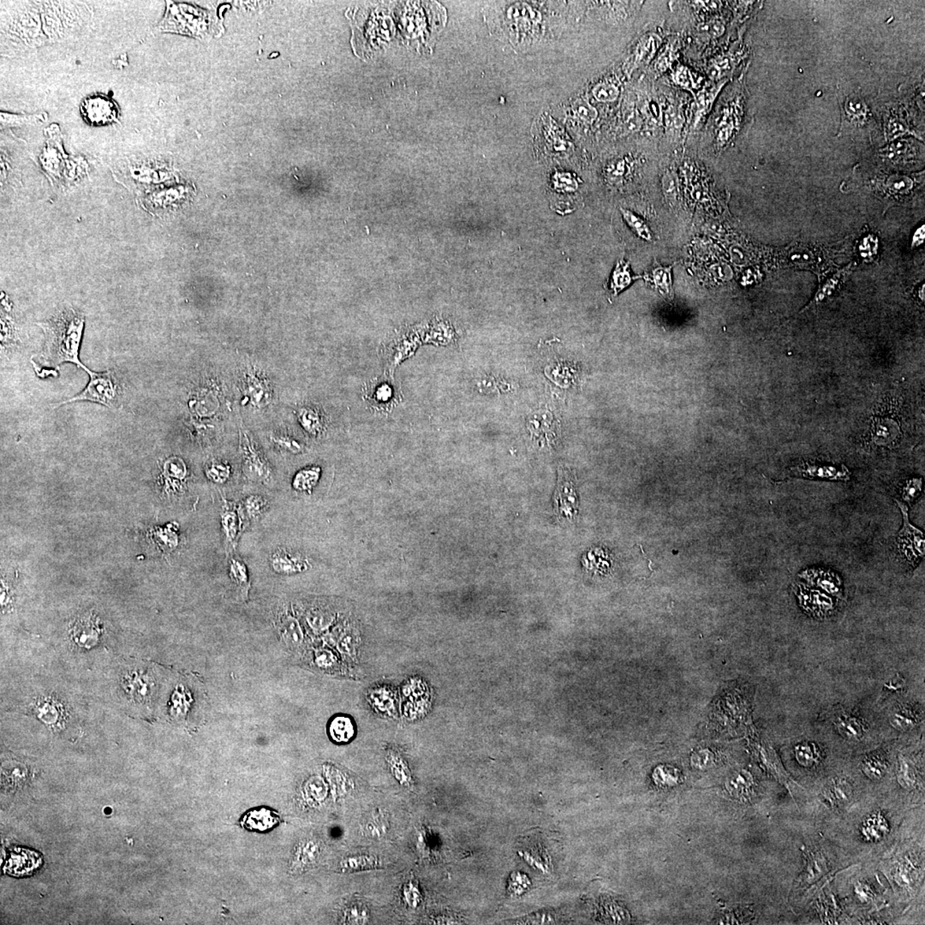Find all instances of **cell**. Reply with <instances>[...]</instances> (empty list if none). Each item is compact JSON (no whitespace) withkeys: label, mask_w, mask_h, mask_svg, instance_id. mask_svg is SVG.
<instances>
[{"label":"cell","mask_w":925,"mask_h":925,"mask_svg":"<svg viewBox=\"0 0 925 925\" xmlns=\"http://www.w3.org/2000/svg\"><path fill=\"white\" fill-rule=\"evenodd\" d=\"M228 573L243 599H246L250 589L249 570L241 558L232 555L228 561Z\"/></svg>","instance_id":"cell-20"},{"label":"cell","mask_w":925,"mask_h":925,"mask_svg":"<svg viewBox=\"0 0 925 925\" xmlns=\"http://www.w3.org/2000/svg\"><path fill=\"white\" fill-rule=\"evenodd\" d=\"M337 645H338L337 648H338L339 652L343 654L344 656L350 658L354 657L356 649H355V641L353 636L345 632L341 638L339 639Z\"/></svg>","instance_id":"cell-52"},{"label":"cell","mask_w":925,"mask_h":925,"mask_svg":"<svg viewBox=\"0 0 925 925\" xmlns=\"http://www.w3.org/2000/svg\"><path fill=\"white\" fill-rule=\"evenodd\" d=\"M745 49H738L737 51H731L727 54L721 55L713 61L710 65V77L716 80L723 79L734 72L743 57H745Z\"/></svg>","instance_id":"cell-21"},{"label":"cell","mask_w":925,"mask_h":925,"mask_svg":"<svg viewBox=\"0 0 925 925\" xmlns=\"http://www.w3.org/2000/svg\"><path fill=\"white\" fill-rule=\"evenodd\" d=\"M37 708H38L37 709V713L40 714V717L47 723H56L58 718L59 719V716L61 715V711L57 709V705L53 704V702H43L39 707L37 706Z\"/></svg>","instance_id":"cell-49"},{"label":"cell","mask_w":925,"mask_h":925,"mask_svg":"<svg viewBox=\"0 0 925 925\" xmlns=\"http://www.w3.org/2000/svg\"><path fill=\"white\" fill-rule=\"evenodd\" d=\"M246 524L260 519L269 508L268 499L262 494H250L239 503Z\"/></svg>","instance_id":"cell-26"},{"label":"cell","mask_w":925,"mask_h":925,"mask_svg":"<svg viewBox=\"0 0 925 925\" xmlns=\"http://www.w3.org/2000/svg\"><path fill=\"white\" fill-rule=\"evenodd\" d=\"M45 335L42 357L48 365L58 368L64 362H70L84 369L79 358L83 339L84 314L72 309L62 310L51 319L38 323Z\"/></svg>","instance_id":"cell-1"},{"label":"cell","mask_w":925,"mask_h":925,"mask_svg":"<svg viewBox=\"0 0 925 925\" xmlns=\"http://www.w3.org/2000/svg\"><path fill=\"white\" fill-rule=\"evenodd\" d=\"M841 106L842 134H853L867 129L871 124V113L860 92H853L839 99Z\"/></svg>","instance_id":"cell-7"},{"label":"cell","mask_w":925,"mask_h":925,"mask_svg":"<svg viewBox=\"0 0 925 925\" xmlns=\"http://www.w3.org/2000/svg\"><path fill=\"white\" fill-rule=\"evenodd\" d=\"M187 469L184 462L177 458H170L163 469V480L168 492L182 490L186 479Z\"/></svg>","instance_id":"cell-18"},{"label":"cell","mask_w":925,"mask_h":925,"mask_svg":"<svg viewBox=\"0 0 925 925\" xmlns=\"http://www.w3.org/2000/svg\"><path fill=\"white\" fill-rule=\"evenodd\" d=\"M205 472L211 482L221 485L230 480L232 469V465L227 462L214 460L206 466Z\"/></svg>","instance_id":"cell-33"},{"label":"cell","mask_w":925,"mask_h":925,"mask_svg":"<svg viewBox=\"0 0 925 925\" xmlns=\"http://www.w3.org/2000/svg\"><path fill=\"white\" fill-rule=\"evenodd\" d=\"M275 627L281 641L288 649L297 651L305 642V634L300 622L287 608L278 609L275 614Z\"/></svg>","instance_id":"cell-10"},{"label":"cell","mask_w":925,"mask_h":925,"mask_svg":"<svg viewBox=\"0 0 925 925\" xmlns=\"http://www.w3.org/2000/svg\"><path fill=\"white\" fill-rule=\"evenodd\" d=\"M350 915L348 914V921L350 924H367L369 921V912L367 908L360 904H354L350 908Z\"/></svg>","instance_id":"cell-50"},{"label":"cell","mask_w":925,"mask_h":925,"mask_svg":"<svg viewBox=\"0 0 925 925\" xmlns=\"http://www.w3.org/2000/svg\"><path fill=\"white\" fill-rule=\"evenodd\" d=\"M903 517V526L897 538V549L903 560L915 568L925 554V540L923 531L910 523L908 506L895 499Z\"/></svg>","instance_id":"cell-6"},{"label":"cell","mask_w":925,"mask_h":925,"mask_svg":"<svg viewBox=\"0 0 925 925\" xmlns=\"http://www.w3.org/2000/svg\"><path fill=\"white\" fill-rule=\"evenodd\" d=\"M269 567L278 575L291 576L307 571L309 564L300 554L278 547L269 556Z\"/></svg>","instance_id":"cell-12"},{"label":"cell","mask_w":925,"mask_h":925,"mask_svg":"<svg viewBox=\"0 0 925 925\" xmlns=\"http://www.w3.org/2000/svg\"><path fill=\"white\" fill-rule=\"evenodd\" d=\"M885 769L884 760L879 757H869L864 762V771L871 777L882 776Z\"/></svg>","instance_id":"cell-48"},{"label":"cell","mask_w":925,"mask_h":925,"mask_svg":"<svg viewBox=\"0 0 925 925\" xmlns=\"http://www.w3.org/2000/svg\"><path fill=\"white\" fill-rule=\"evenodd\" d=\"M246 525L239 503L222 497L220 526L227 555L234 552Z\"/></svg>","instance_id":"cell-8"},{"label":"cell","mask_w":925,"mask_h":925,"mask_svg":"<svg viewBox=\"0 0 925 925\" xmlns=\"http://www.w3.org/2000/svg\"><path fill=\"white\" fill-rule=\"evenodd\" d=\"M321 469L319 467L305 468L299 471L292 481V488L298 492H312L319 481Z\"/></svg>","instance_id":"cell-31"},{"label":"cell","mask_w":925,"mask_h":925,"mask_svg":"<svg viewBox=\"0 0 925 925\" xmlns=\"http://www.w3.org/2000/svg\"><path fill=\"white\" fill-rule=\"evenodd\" d=\"M900 431V426L893 418H878L872 425L873 442L878 446H893L901 435Z\"/></svg>","instance_id":"cell-17"},{"label":"cell","mask_w":925,"mask_h":925,"mask_svg":"<svg viewBox=\"0 0 925 925\" xmlns=\"http://www.w3.org/2000/svg\"><path fill=\"white\" fill-rule=\"evenodd\" d=\"M880 153L883 154V157L889 159L893 162L901 163L903 161H908L910 158L913 156L914 154H916V147H914L913 143L906 142V140L905 142L891 144L886 149L880 151Z\"/></svg>","instance_id":"cell-32"},{"label":"cell","mask_w":925,"mask_h":925,"mask_svg":"<svg viewBox=\"0 0 925 925\" xmlns=\"http://www.w3.org/2000/svg\"><path fill=\"white\" fill-rule=\"evenodd\" d=\"M796 757L802 765L810 766L815 763L816 752L809 743H803L797 747Z\"/></svg>","instance_id":"cell-51"},{"label":"cell","mask_w":925,"mask_h":925,"mask_svg":"<svg viewBox=\"0 0 925 925\" xmlns=\"http://www.w3.org/2000/svg\"><path fill=\"white\" fill-rule=\"evenodd\" d=\"M661 42V37L657 33L650 32L643 35L636 47V65H645L652 61Z\"/></svg>","instance_id":"cell-24"},{"label":"cell","mask_w":925,"mask_h":925,"mask_svg":"<svg viewBox=\"0 0 925 925\" xmlns=\"http://www.w3.org/2000/svg\"><path fill=\"white\" fill-rule=\"evenodd\" d=\"M244 395L255 407H264L272 398L271 386L264 376L257 372H249L244 378Z\"/></svg>","instance_id":"cell-15"},{"label":"cell","mask_w":925,"mask_h":925,"mask_svg":"<svg viewBox=\"0 0 925 925\" xmlns=\"http://www.w3.org/2000/svg\"><path fill=\"white\" fill-rule=\"evenodd\" d=\"M726 83L727 81H721L716 85L705 88V90H702L699 92L698 94L695 95V114L693 127H695L698 124H700L702 118H704L706 114L709 113V111L711 108L714 104V102H715L716 96L719 94L721 88H723V85Z\"/></svg>","instance_id":"cell-25"},{"label":"cell","mask_w":925,"mask_h":925,"mask_svg":"<svg viewBox=\"0 0 925 925\" xmlns=\"http://www.w3.org/2000/svg\"><path fill=\"white\" fill-rule=\"evenodd\" d=\"M391 757L389 763H391L392 771H393L396 779H397L399 782L402 784L403 786L408 787H412V775H410L409 771L405 767V764L402 763L401 766L399 765V757H395V759L394 757Z\"/></svg>","instance_id":"cell-46"},{"label":"cell","mask_w":925,"mask_h":925,"mask_svg":"<svg viewBox=\"0 0 925 925\" xmlns=\"http://www.w3.org/2000/svg\"><path fill=\"white\" fill-rule=\"evenodd\" d=\"M923 490V479L921 477H912L906 480L901 488V498L903 503L913 504Z\"/></svg>","instance_id":"cell-41"},{"label":"cell","mask_w":925,"mask_h":925,"mask_svg":"<svg viewBox=\"0 0 925 925\" xmlns=\"http://www.w3.org/2000/svg\"><path fill=\"white\" fill-rule=\"evenodd\" d=\"M329 735L337 743H346L353 740L356 734L353 721L346 716L332 718L328 728Z\"/></svg>","instance_id":"cell-27"},{"label":"cell","mask_w":925,"mask_h":925,"mask_svg":"<svg viewBox=\"0 0 925 925\" xmlns=\"http://www.w3.org/2000/svg\"><path fill=\"white\" fill-rule=\"evenodd\" d=\"M891 723L894 727L900 729V730H908V729L916 725V718L914 717L911 709L901 708L892 716Z\"/></svg>","instance_id":"cell-42"},{"label":"cell","mask_w":925,"mask_h":925,"mask_svg":"<svg viewBox=\"0 0 925 925\" xmlns=\"http://www.w3.org/2000/svg\"><path fill=\"white\" fill-rule=\"evenodd\" d=\"M910 132L913 131L910 129L908 124L905 121V118H903L902 113L892 111V113L889 114V116H887L885 120V133L887 138L892 140L898 138L899 136L904 135V133Z\"/></svg>","instance_id":"cell-36"},{"label":"cell","mask_w":925,"mask_h":925,"mask_svg":"<svg viewBox=\"0 0 925 925\" xmlns=\"http://www.w3.org/2000/svg\"><path fill=\"white\" fill-rule=\"evenodd\" d=\"M124 686L127 693L133 699L140 702L150 698L154 684L149 675L135 672L125 677Z\"/></svg>","instance_id":"cell-19"},{"label":"cell","mask_w":925,"mask_h":925,"mask_svg":"<svg viewBox=\"0 0 925 925\" xmlns=\"http://www.w3.org/2000/svg\"><path fill=\"white\" fill-rule=\"evenodd\" d=\"M298 418L303 428L309 435L317 436L323 431L324 417L320 410L314 407H303L298 410Z\"/></svg>","instance_id":"cell-29"},{"label":"cell","mask_w":925,"mask_h":925,"mask_svg":"<svg viewBox=\"0 0 925 925\" xmlns=\"http://www.w3.org/2000/svg\"><path fill=\"white\" fill-rule=\"evenodd\" d=\"M99 627L94 618H84L77 621L73 628V639L77 645L83 647L94 645L97 642L99 635Z\"/></svg>","instance_id":"cell-22"},{"label":"cell","mask_w":925,"mask_h":925,"mask_svg":"<svg viewBox=\"0 0 925 925\" xmlns=\"http://www.w3.org/2000/svg\"><path fill=\"white\" fill-rule=\"evenodd\" d=\"M672 268L673 266L668 268L658 266L645 277L647 281L652 284L662 296L668 299L673 298Z\"/></svg>","instance_id":"cell-28"},{"label":"cell","mask_w":925,"mask_h":925,"mask_svg":"<svg viewBox=\"0 0 925 925\" xmlns=\"http://www.w3.org/2000/svg\"><path fill=\"white\" fill-rule=\"evenodd\" d=\"M677 42H673L668 44L663 53L660 55L656 63V69L657 73H663L665 70L671 67L677 57Z\"/></svg>","instance_id":"cell-43"},{"label":"cell","mask_w":925,"mask_h":925,"mask_svg":"<svg viewBox=\"0 0 925 925\" xmlns=\"http://www.w3.org/2000/svg\"><path fill=\"white\" fill-rule=\"evenodd\" d=\"M337 657L330 650L320 649L314 652V663L323 670H332L337 666Z\"/></svg>","instance_id":"cell-44"},{"label":"cell","mask_w":925,"mask_h":925,"mask_svg":"<svg viewBox=\"0 0 925 925\" xmlns=\"http://www.w3.org/2000/svg\"><path fill=\"white\" fill-rule=\"evenodd\" d=\"M797 595L802 608L813 617L827 616L834 609V602L831 597L819 590L799 586Z\"/></svg>","instance_id":"cell-14"},{"label":"cell","mask_w":925,"mask_h":925,"mask_svg":"<svg viewBox=\"0 0 925 925\" xmlns=\"http://www.w3.org/2000/svg\"><path fill=\"white\" fill-rule=\"evenodd\" d=\"M239 451L242 472L246 478L262 485H271L275 479L272 466L257 442L246 431H240Z\"/></svg>","instance_id":"cell-4"},{"label":"cell","mask_w":925,"mask_h":925,"mask_svg":"<svg viewBox=\"0 0 925 925\" xmlns=\"http://www.w3.org/2000/svg\"><path fill=\"white\" fill-rule=\"evenodd\" d=\"M673 83L684 90L693 92L698 90L700 81L698 80L690 69L684 65H679L672 74Z\"/></svg>","instance_id":"cell-39"},{"label":"cell","mask_w":925,"mask_h":925,"mask_svg":"<svg viewBox=\"0 0 925 925\" xmlns=\"http://www.w3.org/2000/svg\"><path fill=\"white\" fill-rule=\"evenodd\" d=\"M793 474L807 479L848 481L850 472L844 465L841 468L831 465L805 462L791 469Z\"/></svg>","instance_id":"cell-13"},{"label":"cell","mask_w":925,"mask_h":925,"mask_svg":"<svg viewBox=\"0 0 925 925\" xmlns=\"http://www.w3.org/2000/svg\"><path fill=\"white\" fill-rule=\"evenodd\" d=\"M595 95H597V98L603 99V101H611V99L616 97L618 91L616 88L613 87V85H602V86L597 88Z\"/></svg>","instance_id":"cell-55"},{"label":"cell","mask_w":925,"mask_h":925,"mask_svg":"<svg viewBox=\"0 0 925 925\" xmlns=\"http://www.w3.org/2000/svg\"><path fill=\"white\" fill-rule=\"evenodd\" d=\"M335 620L336 614L324 606H312L305 613L307 625L316 634L328 631Z\"/></svg>","instance_id":"cell-23"},{"label":"cell","mask_w":925,"mask_h":925,"mask_svg":"<svg viewBox=\"0 0 925 925\" xmlns=\"http://www.w3.org/2000/svg\"><path fill=\"white\" fill-rule=\"evenodd\" d=\"M522 921H523L522 924H555L557 923L558 919L553 914L542 913L539 915L538 914V915L530 917L527 919H522Z\"/></svg>","instance_id":"cell-54"},{"label":"cell","mask_w":925,"mask_h":925,"mask_svg":"<svg viewBox=\"0 0 925 925\" xmlns=\"http://www.w3.org/2000/svg\"><path fill=\"white\" fill-rule=\"evenodd\" d=\"M554 499L557 515L564 520H574L575 515H577L578 501H577L574 483H573L571 474L567 469L561 468L560 471Z\"/></svg>","instance_id":"cell-11"},{"label":"cell","mask_w":925,"mask_h":925,"mask_svg":"<svg viewBox=\"0 0 925 925\" xmlns=\"http://www.w3.org/2000/svg\"><path fill=\"white\" fill-rule=\"evenodd\" d=\"M83 369L90 378L86 387L68 401L59 403L57 406L77 401H90L112 410L120 408L122 398L121 387L116 379L115 373L109 369L99 373L92 371L86 366Z\"/></svg>","instance_id":"cell-3"},{"label":"cell","mask_w":925,"mask_h":925,"mask_svg":"<svg viewBox=\"0 0 925 925\" xmlns=\"http://www.w3.org/2000/svg\"><path fill=\"white\" fill-rule=\"evenodd\" d=\"M801 577L807 582L821 588L828 593L842 597L843 594L842 582L837 574L823 569H810L801 573Z\"/></svg>","instance_id":"cell-16"},{"label":"cell","mask_w":925,"mask_h":925,"mask_svg":"<svg viewBox=\"0 0 925 925\" xmlns=\"http://www.w3.org/2000/svg\"><path fill=\"white\" fill-rule=\"evenodd\" d=\"M836 726L841 734L848 739H858L863 734V725L860 720L852 715L842 714L836 719Z\"/></svg>","instance_id":"cell-35"},{"label":"cell","mask_w":925,"mask_h":925,"mask_svg":"<svg viewBox=\"0 0 925 925\" xmlns=\"http://www.w3.org/2000/svg\"><path fill=\"white\" fill-rule=\"evenodd\" d=\"M375 390L371 398L377 404L383 405L382 403H387L391 401L392 394L393 393H392L391 387L387 384L379 385V386L376 387Z\"/></svg>","instance_id":"cell-53"},{"label":"cell","mask_w":925,"mask_h":925,"mask_svg":"<svg viewBox=\"0 0 925 925\" xmlns=\"http://www.w3.org/2000/svg\"><path fill=\"white\" fill-rule=\"evenodd\" d=\"M620 212L621 214H622L624 220L627 222L629 225V227H630L632 230L639 236V238L645 239L646 241H652V235H651L650 228L648 227L645 220H642L641 218L638 216H636V214L631 212L630 210L620 209Z\"/></svg>","instance_id":"cell-40"},{"label":"cell","mask_w":925,"mask_h":925,"mask_svg":"<svg viewBox=\"0 0 925 925\" xmlns=\"http://www.w3.org/2000/svg\"><path fill=\"white\" fill-rule=\"evenodd\" d=\"M204 13L191 6L169 2L168 12L159 28L164 32L198 35L203 29Z\"/></svg>","instance_id":"cell-5"},{"label":"cell","mask_w":925,"mask_h":925,"mask_svg":"<svg viewBox=\"0 0 925 925\" xmlns=\"http://www.w3.org/2000/svg\"><path fill=\"white\" fill-rule=\"evenodd\" d=\"M47 113L35 114V115H14V114L1 113V125L2 127L10 128L23 127L26 124H42L47 121Z\"/></svg>","instance_id":"cell-37"},{"label":"cell","mask_w":925,"mask_h":925,"mask_svg":"<svg viewBox=\"0 0 925 925\" xmlns=\"http://www.w3.org/2000/svg\"><path fill=\"white\" fill-rule=\"evenodd\" d=\"M378 858L371 855H356L346 858L340 865L344 871H361L380 867Z\"/></svg>","instance_id":"cell-34"},{"label":"cell","mask_w":925,"mask_h":925,"mask_svg":"<svg viewBox=\"0 0 925 925\" xmlns=\"http://www.w3.org/2000/svg\"><path fill=\"white\" fill-rule=\"evenodd\" d=\"M924 225H923L922 227L919 228V230L916 232L915 234H914L912 240V247L920 246V244L924 242Z\"/></svg>","instance_id":"cell-56"},{"label":"cell","mask_w":925,"mask_h":925,"mask_svg":"<svg viewBox=\"0 0 925 925\" xmlns=\"http://www.w3.org/2000/svg\"><path fill=\"white\" fill-rule=\"evenodd\" d=\"M81 113L88 123L103 125L118 120V110L115 103L105 96L96 95L85 99L81 104Z\"/></svg>","instance_id":"cell-9"},{"label":"cell","mask_w":925,"mask_h":925,"mask_svg":"<svg viewBox=\"0 0 925 925\" xmlns=\"http://www.w3.org/2000/svg\"><path fill=\"white\" fill-rule=\"evenodd\" d=\"M636 277L632 275L630 264L625 261L618 262L613 270L610 280L609 287L613 295H618L621 291L630 286Z\"/></svg>","instance_id":"cell-30"},{"label":"cell","mask_w":925,"mask_h":925,"mask_svg":"<svg viewBox=\"0 0 925 925\" xmlns=\"http://www.w3.org/2000/svg\"><path fill=\"white\" fill-rule=\"evenodd\" d=\"M899 780L903 787L906 788L912 787L915 783V773L911 764L908 760L901 757L900 759V767H899Z\"/></svg>","instance_id":"cell-47"},{"label":"cell","mask_w":925,"mask_h":925,"mask_svg":"<svg viewBox=\"0 0 925 925\" xmlns=\"http://www.w3.org/2000/svg\"><path fill=\"white\" fill-rule=\"evenodd\" d=\"M746 96L743 81L736 86L716 118L715 133L718 150L727 147L740 134L746 118Z\"/></svg>","instance_id":"cell-2"},{"label":"cell","mask_w":925,"mask_h":925,"mask_svg":"<svg viewBox=\"0 0 925 925\" xmlns=\"http://www.w3.org/2000/svg\"><path fill=\"white\" fill-rule=\"evenodd\" d=\"M273 446L276 447L280 451H287L292 454L301 453L305 447L297 439L290 435L284 434V433H275L270 435Z\"/></svg>","instance_id":"cell-38"},{"label":"cell","mask_w":925,"mask_h":925,"mask_svg":"<svg viewBox=\"0 0 925 925\" xmlns=\"http://www.w3.org/2000/svg\"><path fill=\"white\" fill-rule=\"evenodd\" d=\"M530 879L520 872H514L509 879L508 892L513 895H521L530 887Z\"/></svg>","instance_id":"cell-45"}]
</instances>
